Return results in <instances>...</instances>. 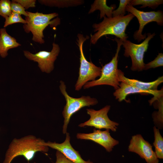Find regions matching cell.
<instances>
[{"mask_svg": "<svg viewBox=\"0 0 163 163\" xmlns=\"http://www.w3.org/2000/svg\"><path fill=\"white\" fill-rule=\"evenodd\" d=\"M156 100L157 101V107L158 110V112H156V113L153 114L152 117L155 125L158 128L161 129L163 127V97L158 98Z\"/></svg>", "mask_w": 163, "mask_h": 163, "instance_id": "cell-20", "label": "cell"}, {"mask_svg": "<svg viewBox=\"0 0 163 163\" xmlns=\"http://www.w3.org/2000/svg\"><path fill=\"white\" fill-rule=\"evenodd\" d=\"M130 0H120L118 8L113 11V17L119 16H124L126 14V7L128 5Z\"/></svg>", "mask_w": 163, "mask_h": 163, "instance_id": "cell-25", "label": "cell"}, {"mask_svg": "<svg viewBox=\"0 0 163 163\" xmlns=\"http://www.w3.org/2000/svg\"><path fill=\"white\" fill-rule=\"evenodd\" d=\"M39 2L42 5L50 7L58 8L68 7L81 5L84 3L82 0H39Z\"/></svg>", "mask_w": 163, "mask_h": 163, "instance_id": "cell-18", "label": "cell"}, {"mask_svg": "<svg viewBox=\"0 0 163 163\" xmlns=\"http://www.w3.org/2000/svg\"><path fill=\"white\" fill-rule=\"evenodd\" d=\"M119 88L115 90L113 95L119 102L124 100L127 102L128 101L126 99V96L131 94L139 93L150 94L153 95V97L149 101V104L151 105L157 99L163 97V88L157 92H152L143 91L134 86L129 85L123 82H121Z\"/></svg>", "mask_w": 163, "mask_h": 163, "instance_id": "cell-14", "label": "cell"}, {"mask_svg": "<svg viewBox=\"0 0 163 163\" xmlns=\"http://www.w3.org/2000/svg\"><path fill=\"white\" fill-rule=\"evenodd\" d=\"M126 11L134 15L137 19L139 23V29L136 31L133 35L134 38L138 42L146 38V34H142L144 26L152 22H156L158 25H163V12L158 10L157 11H144L139 10L133 6L127 5Z\"/></svg>", "mask_w": 163, "mask_h": 163, "instance_id": "cell-8", "label": "cell"}, {"mask_svg": "<svg viewBox=\"0 0 163 163\" xmlns=\"http://www.w3.org/2000/svg\"><path fill=\"white\" fill-rule=\"evenodd\" d=\"M44 140L30 135L13 140L7 150L3 163H11L16 157L23 156L27 161L31 160L38 152H47L48 147L43 145Z\"/></svg>", "mask_w": 163, "mask_h": 163, "instance_id": "cell-2", "label": "cell"}, {"mask_svg": "<svg viewBox=\"0 0 163 163\" xmlns=\"http://www.w3.org/2000/svg\"><path fill=\"white\" fill-rule=\"evenodd\" d=\"M119 82H123L134 86L139 89L146 91L157 92L158 86L163 82V77H159L156 80L151 82H145L135 79H130L126 77L124 73L119 69L118 74Z\"/></svg>", "mask_w": 163, "mask_h": 163, "instance_id": "cell-15", "label": "cell"}, {"mask_svg": "<svg viewBox=\"0 0 163 163\" xmlns=\"http://www.w3.org/2000/svg\"><path fill=\"white\" fill-rule=\"evenodd\" d=\"M163 0H130L129 5L133 6L138 5H141L140 8L146 7L155 9L159 5L162 4Z\"/></svg>", "mask_w": 163, "mask_h": 163, "instance_id": "cell-21", "label": "cell"}, {"mask_svg": "<svg viewBox=\"0 0 163 163\" xmlns=\"http://www.w3.org/2000/svg\"><path fill=\"white\" fill-rule=\"evenodd\" d=\"M21 23L25 24L26 23L25 19H23L21 15L14 12H12L11 15L5 18L4 27L14 24Z\"/></svg>", "mask_w": 163, "mask_h": 163, "instance_id": "cell-22", "label": "cell"}, {"mask_svg": "<svg viewBox=\"0 0 163 163\" xmlns=\"http://www.w3.org/2000/svg\"><path fill=\"white\" fill-rule=\"evenodd\" d=\"M60 90L66 101V104L62 112L64 118L62 131L63 133L65 134L67 132L68 126L73 114L83 107L96 105L98 101L96 98H92L89 96H82L78 98L71 97L66 91V87L65 82L60 81Z\"/></svg>", "mask_w": 163, "mask_h": 163, "instance_id": "cell-5", "label": "cell"}, {"mask_svg": "<svg viewBox=\"0 0 163 163\" xmlns=\"http://www.w3.org/2000/svg\"><path fill=\"white\" fill-rule=\"evenodd\" d=\"M163 66V54L158 53L157 57L152 61L145 64L144 70L155 68Z\"/></svg>", "mask_w": 163, "mask_h": 163, "instance_id": "cell-24", "label": "cell"}, {"mask_svg": "<svg viewBox=\"0 0 163 163\" xmlns=\"http://www.w3.org/2000/svg\"><path fill=\"white\" fill-rule=\"evenodd\" d=\"M134 17L130 13L126 15L111 18L104 16L101 22L94 23L92 25L94 31L96 33L91 35V43L95 44L100 38L107 35H114L123 41L127 39L128 37L125 33L126 27Z\"/></svg>", "mask_w": 163, "mask_h": 163, "instance_id": "cell-1", "label": "cell"}, {"mask_svg": "<svg viewBox=\"0 0 163 163\" xmlns=\"http://www.w3.org/2000/svg\"><path fill=\"white\" fill-rule=\"evenodd\" d=\"M56 161L55 163H74L66 158L60 152L57 150L56 153Z\"/></svg>", "mask_w": 163, "mask_h": 163, "instance_id": "cell-28", "label": "cell"}, {"mask_svg": "<svg viewBox=\"0 0 163 163\" xmlns=\"http://www.w3.org/2000/svg\"><path fill=\"white\" fill-rule=\"evenodd\" d=\"M20 4L25 9L36 7V0H13Z\"/></svg>", "mask_w": 163, "mask_h": 163, "instance_id": "cell-27", "label": "cell"}, {"mask_svg": "<svg viewBox=\"0 0 163 163\" xmlns=\"http://www.w3.org/2000/svg\"><path fill=\"white\" fill-rule=\"evenodd\" d=\"M110 108V106L107 105L99 110L87 109V113L90 116V118L78 126L81 127L92 126L99 129H104L116 132L119 124L111 120L108 117L107 113Z\"/></svg>", "mask_w": 163, "mask_h": 163, "instance_id": "cell-9", "label": "cell"}, {"mask_svg": "<svg viewBox=\"0 0 163 163\" xmlns=\"http://www.w3.org/2000/svg\"><path fill=\"white\" fill-rule=\"evenodd\" d=\"M21 46L15 38L7 33L5 28L0 29V56L2 58L8 56L9 50Z\"/></svg>", "mask_w": 163, "mask_h": 163, "instance_id": "cell-16", "label": "cell"}, {"mask_svg": "<svg viewBox=\"0 0 163 163\" xmlns=\"http://www.w3.org/2000/svg\"><path fill=\"white\" fill-rule=\"evenodd\" d=\"M116 6L115 4L112 5L110 6H108L106 0H96L91 5L88 14L99 10L100 11V19L106 16L108 18L112 17L113 11L116 8Z\"/></svg>", "mask_w": 163, "mask_h": 163, "instance_id": "cell-17", "label": "cell"}, {"mask_svg": "<svg viewBox=\"0 0 163 163\" xmlns=\"http://www.w3.org/2000/svg\"><path fill=\"white\" fill-rule=\"evenodd\" d=\"M11 8L12 12L17 13L20 15H23L25 17L27 16L25 9L19 3L13 0L11 2Z\"/></svg>", "mask_w": 163, "mask_h": 163, "instance_id": "cell-26", "label": "cell"}, {"mask_svg": "<svg viewBox=\"0 0 163 163\" xmlns=\"http://www.w3.org/2000/svg\"><path fill=\"white\" fill-rule=\"evenodd\" d=\"M128 150L138 155L147 163H159V159L152 149V145L140 134L132 137Z\"/></svg>", "mask_w": 163, "mask_h": 163, "instance_id": "cell-11", "label": "cell"}, {"mask_svg": "<svg viewBox=\"0 0 163 163\" xmlns=\"http://www.w3.org/2000/svg\"><path fill=\"white\" fill-rule=\"evenodd\" d=\"M69 133H66L65 140L62 143L48 141L43 143L44 145L57 150L62 153L66 158L74 163H93L90 160L86 161L82 159L78 151L74 149L70 142Z\"/></svg>", "mask_w": 163, "mask_h": 163, "instance_id": "cell-13", "label": "cell"}, {"mask_svg": "<svg viewBox=\"0 0 163 163\" xmlns=\"http://www.w3.org/2000/svg\"><path fill=\"white\" fill-rule=\"evenodd\" d=\"M11 2L9 0H0V16L5 19L12 13Z\"/></svg>", "mask_w": 163, "mask_h": 163, "instance_id": "cell-23", "label": "cell"}, {"mask_svg": "<svg viewBox=\"0 0 163 163\" xmlns=\"http://www.w3.org/2000/svg\"><path fill=\"white\" fill-rule=\"evenodd\" d=\"M26 12L27 14V16L25 17L26 23L23 25L24 31L27 33H31L32 40L40 44L44 43L43 31L45 28L49 25L55 27L60 24V20L58 18L51 21L52 19L58 16V14H44L37 12Z\"/></svg>", "mask_w": 163, "mask_h": 163, "instance_id": "cell-3", "label": "cell"}, {"mask_svg": "<svg viewBox=\"0 0 163 163\" xmlns=\"http://www.w3.org/2000/svg\"><path fill=\"white\" fill-rule=\"evenodd\" d=\"M154 140L153 145L155 148V152L158 159H163V138L158 128L153 127Z\"/></svg>", "mask_w": 163, "mask_h": 163, "instance_id": "cell-19", "label": "cell"}, {"mask_svg": "<svg viewBox=\"0 0 163 163\" xmlns=\"http://www.w3.org/2000/svg\"><path fill=\"white\" fill-rule=\"evenodd\" d=\"M155 35V33H148L147 37L139 44L134 43L127 39L123 41L122 45L125 48L123 55L126 57H131L132 65L130 69L132 71L140 72L144 70L145 64L144 56L148 49L149 41Z\"/></svg>", "mask_w": 163, "mask_h": 163, "instance_id": "cell-7", "label": "cell"}, {"mask_svg": "<svg viewBox=\"0 0 163 163\" xmlns=\"http://www.w3.org/2000/svg\"><path fill=\"white\" fill-rule=\"evenodd\" d=\"M77 139L92 141L104 147L108 152H111L114 146L118 145L119 141L110 135V130L102 131L94 129L93 132L89 133H78Z\"/></svg>", "mask_w": 163, "mask_h": 163, "instance_id": "cell-12", "label": "cell"}, {"mask_svg": "<svg viewBox=\"0 0 163 163\" xmlns=\"http://www.w3.org/2000/svg\"><path fill=\"white\" fill-rule=\"evenodd\" d=\"M114 40L117 42V48L115 55L111 60L101 68V73L100 78L94 81L86 83L83 86L84 89L102 85H107L112 86L116 90L119 87L120 84L118 80L119 69L117 68L118 55L123 40L116 37Z\"/></svg>", "mask_w": 163, "mask_h": 163, "instance_id": "cell-4", "label": "cell"}, {"mask_svg": "<svg viewBox=\"0 0 163 163\" xmlns=\"http://www.w3.org/2000/svg\"><path fill=\"white\" fill-rule=\"evenodd\" d=\"M52 45V49L50 52L41 51L33 54L25 50L23 51L24 54L28 59L37 62L42 72L50 73L54 69V62L60 51L58 44L53 42Z\"/></svg>", "mask_w": 163, "mask_h": 163, "instance_id": "cell-10", "label": "cell"}, {"mask_svg": "<svg viewBox=\"0 0 163 163\" xmlns=\"http://www.w3.org/2000/svg\"><path fill=\"white\" fill-rule=\"evenodd\" d=\"M77 44L80 53V66L79 76L75 85V89L76 91L81 90L82 87L89 81H93L100 76L101 68L96 66L91 61L89 62L86 59L83 51V44L88 38V36L84 37L83 34L77 35Z\"/></svg>", "mask_w": 163, "mask_h": 163, "instance_id": "cell-6", "label": "cell"}]
</instances>
